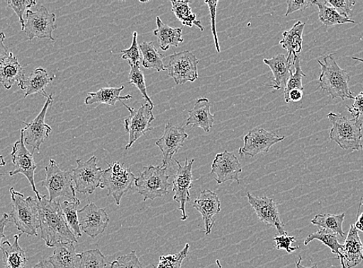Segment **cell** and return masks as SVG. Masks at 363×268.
Listing matches in <instances>:
<instances>
[{"label": "cell", "instance_id": "1", "mask_svg": "<svg viewBox=\"0 0 363 268\" xmlns=\"http://www.w3.org/2000/svg\"><path fill=\"white\" fill-rule=\"evenodd\" d=\"M38 206L41 238L48 247H54L60 243L77 242L59 202L50 201L45 195L38 201Z\"/></svg>", "mask_w": 363, "mask_h": 268}, {"label": "cell", "instance_id": "2", "mask_svg": "<svg viewBox=\"0 0 363 268\" xmlns=\"http://www.w3.org/2000/svg\"><path fill=\"white\" fill-rule=\"evenodd\" d=\"M322 72L319 76V87L333 99H355L350 91L349 83L350 76L348 72L337 64L333 55H328L323 60H318Z\"/></svg>", "mask_w": 363, "mask_h": 268}, {"label": "cell", "instance_id": "3", "mask_svg": "<svg viewBox=\"0 0 363 268\" xmlns=\"http://www.w3.org/2000/svg\"><path fill=\"white\" fill-rule=\"evenodd\" d=\"M13 210L10 213L17 230L28 236H38L40 228V215L37 197L25 198L16 192L13 187L10 189Z\"/></svg>", "mask_w": 363, "mask_h": 268}, {"label": "cell", "instance_id": "4", "mask_svg": "<svg viewBox=\"0 0 363 268\" xmlns=\"http://www.w3.org/2000/svg\"><path fill=\"white\" fill-rule=\"evenodd\" d=\"M332 124L330 136L332 141L338 144L345 150L359 151L362 149V121L359 118H349L340 114L330 112L327 116Z\"/></svg>", "mask_w": 363, "mask_h": 268}, {"label": "cell", "instance_id": "5", "mask_svg": "<svg viewBox=\"0 0 363 268\" xmlns=\"http://www.w3.org/2000/svg\"><path fill=\"white\" fill-rule=\"evenodd\" d=\"M167 167H145L140 177L136 178L135 186L137 191L143 196V201L167 194L170 186Z\"/></svg>", "mask_w": 363, "mask_h": 268}, {"label": "cell", "instance_id": "6", "mask_svg": "<svg viewBox=\"0 0 363 268\" xmlns=\"http://www.w3.org/2000/svg\"><path fill=\"white\" fill-rule=\"evenodd\" d=\"M108 165V168L103 171L100 187L107 189L108 196L113 197L119 206L124 194L132 189L136 177L130 167H125L124 164L116 162Z\"/></svg>", "mask_w": 363, "mask_h": 268}, {"label": "cell", "instance_id": "7", "mask_svg": "<svg viewBox=\"0 0 363 268\" xmlns=\"http://www.w3.org/2000/svg\"><path fill=\"white\" fill-rule=\"evenodd\" d=\"M45 172L46 179L41 182V185L47 188L50 201H55L58 197H66L69 201L75 200L73 172L63 171L54 160H50Z\"/></svg>", "mask_w": 363, "mask_h": 268}, {"label": "cell", "instance_id": "8", "mask_svg": "<svg viewBox=\"0 0 363 268\" xmlns=\"http://www.w3.org/2000/svg\"><path fill=\"white\" fill-rule=\"evenodd\" d=\"M55 21L56 15L50 13L45 6H41L37 11L28 10L26 13L23 31L29 40L39 38L55 41L53 33L57 28Z\"/></svg>", "mask_w": 363, "mask_h": 268}, {"label": "cell", "instance_id": "9", "mask_svg": "<svg viewBox=\"0 0 363 268\" xmlns=\"http://www.w3.org/2000/svg\"><path fill=\"white\" fill-rule=\"evenodd\" d=\"M122 103L129 111V116L124 120L125 130L128 134V142L125 146V150H128L131 148L138 138L152 130L153 128L151 126V123L155 119L152 113L154 107L151 106L149 103H146L136 110L128 106L124 102Z\"/></svg>", "mask_w": 363, "mask_h": 268}, {"label": "cell", "instance_id": "10", "mask_svg": "<svg viewBox=\"0 0 363 268\" xmlns=\"http://www.w3.org/2000/svg\"><path fill=\"white\" fill-rule=\"evenodd\" d=\"M200 62L191 51L184 50L170 55L166 68L177 84H184L198 79L197 66Z\"/></svg>", "mask_w": 363, "mask_h": 268}, {"label": "cell", "instance_id": "11", "mask_svg": "<svg viewBox=\"0 0 363 268\" xmlns=\"http://www.w3.org/2000/svg\"><path fill=\"white\" fill-rule=\"evenodd\" d=\"M77 167L73 169L74 189L83 194H92L100 187L103 171L98 167V159L92 157L88 161L77 160Z\"/></svg>", "mask_w": 363, "mask_h": 268}, {"label": "cell", "instance_id": "12", "mask_svg": "<svg viewBox=\"0 0 363 268\" xmlns=\"http://www.w3.org/2000/svg\"><path fill=\"white\" fill-rule=\"evenodd\" d=\"M21 138L14 143L11 152L12 162L15 169L9 172V175L14 177L17 174H22L26 177L28 179L33 192L35 193L38 200L40 201L41 196L36 188L35 181H34V175H35L38 166L34 161L33 153L26 148L22 131H21Z\"/></svg>", "mask_w": 363, "mask_h": 268}, {"label": "cell", "instance_id": "13", "mask_svg": "<svg viewBox=\"0 0 363 268\" xmlns=\"http://www.w3.org/2000/svg\"><path fill=\"white\" fill-rule=\"evenodd\" d=\"M284 140L274 132L256 128L250 130L244 138V146L239 150L240 157H255L260 153H267L272 147Z\"/></svg>", "mask_w": 363, "mask_h": 268}, {"label": "cell", "instance_id": "14", "mask_svg": "<svg viewBox=\"0 0 363 268\" xmlns=\"http://www.w3.org/2000/svg\"><path fill=\"white\" fill-rule=\"evenodd\" d=\"M178 168L174 176V187L172 192L174 193V201L180 204L179 211H181V220L185 221L188 217L186 211V205L190 201V189L193 187L192 169L195 160L188 162L186 159L185 165L182 166L179 161L174 160Z\"/></svg>", "mask_w": 363, "mask_h": 268}, {"label": "cell", "instance_id": "15", "mask_svg": "<svg viewBox=\"0 0 363 268\" xmlns=\"http://www.w3.org/2000/svg\"><path fill=\"white\" fill-rule=\"evenodd\" d=\"M53 95L49 94L45 102V105L43 107L40 114L31 123H25L24 128L21 129L23 133V140L25 144L32 147L34 150H40V145L48 140L49 135L52 132L50 125L45 123V118L47 112L51 104L53 103Z\"/></svg>", "mask_w": 363, "mask_h": 268}, {"label": "cell", "instance_id": "16", "mask_svg": "<svg viewBox=\"0 0 363 268\" xmlns=\"http://www.w3.org/2000/svg\"><path fill=\"white\" fill-rule=\"evenodd\" d=\"M77 215L81 229L91 238L101 235L108 228V213L105 209L100 208L94 203L84 206L77 212Z\"/></svg>", "mask_w": 363, "mask_h": 268}, {"label": "cell", "instance_id": "17", "mask_svg": "<svg viewBox=\"0 0 363 268\" xmlns=\"http://www.w3.org/2000/svg\"><path fill=\"white\" fill-rule=\"evenodd\" d=\"M247 197L248 203L253 207L259 220L276 228L280 236L288 235L281 220L278 206L272 198L255 196L249 192L247 194Z\"/></svg>", "mask_w": 363, "mask_h": 268}, {"label": "cell", "instance_id": "18", "mask_svg": "<svg viewBox=\"0 0 363 268\" xmlns=\"http://www.w3.org/2000/svg\"><path fill=\"white\" fill-rule=\"evenodd\" d=\"M242 171L243 169L236 155L228 151H224L216 155L212 163L211 174L218 184H222L227 181H236L239 184V175Z\"/></svg>", "mask_w": 363, "mask_h": 268}, {"label": "cell", "instance_id": "19", "mask_svg": "<svg viewBox=\"0 0 363 268\" xmlns=\"http://www.w3.org/2000/svg\"><path fill=\"white\" fill-rule=\"evenodd\" d=\"M188 137L183 127L171 123L166 125L162 136L155 143L162 152L163 167H167Z\"/></svg>", "mask_w": 363, "mask_h": 268}, {"label": "cell", "instance_id": "20", "mask_svg": "<svg viewBox=\"0 0 363 268\" xmlns=\"http://www.w3.org/2000/svg\"><path fill=\"white\" fill-rule=\"evenodd\" d=\"M194 207L202 215L205 225V235H209L215 223L214 216L221 211L218 195L210 189L203 190L200 196L196 199Z\"/></svg>", "mask_w": 363, "mask_h": 268}, {"label": "cell", "instance_id": "21", "mask_svg": "<svg viewBox=\"0 0 363 268\" xmlns=\"http://www.w3.org/2000/svg\"><path fill=\"white\" fill-rule=\"evenodd\" d=\"M341 268H352L363 261V245L359 236V231L354 224L351 225L345 244L340 250Z\"/></svg>", "mask_w": 363, "mask_h": 268}, {"label": "cell", "instance_id": "22", "mask_svg": "<svg viewBox=\"0 0 363 268\" xmlns=\"http://www.w3.org/2000/svg\"><path fill=\"white\" fill-rule=\"evenodd\" d=\"M211 103L209 99L202 98L196 101L194 108L188 112L186 125L201 128L208 133L214 123V116L211 111Z\"/></svg>", "mask_w": 363, "mask_h": 268}, {"label": "cell", "instance_id": "23", "mask_svg": "<svg viewBox=\"0 0 363 268\" xmlns=\"http://www.w3.org/2000/svg\"><path fill=\"white\" fill-rule=\"evenodd\" d=\"M56 75H50L43 67L35 69L20 84L19 87L25 91L24 98L30 94H40L46 99L49 94L46 92L47 86L55 79Z\"/></svg>", "mask_w": 363, "mask_h": 268}, {"label": "cell", "instance_id": "24", "mask_svg": "<svg viewBox=\"0 0 363 268\" xmlns=\"http://www.w3.org/2000/svg\"><path fill=\"white\" fill-rule=\"evenodd\" d=\"M263 62L271 68L274 75V84L271 87L275 90L285 89L292 72L291 58L284 55H278L271 59H264Z\"/></svg>", "mask_w": 363, "mask_h": 268}, {"label": "cell", "instance_id": "25", "mask_svg": "<svg viewBox=\"0 0 363 268\" xmlns=\"http://www.w3.org/2000/svg\"><path fill=\"white\" fill-rule=\"evenodd\" d=\"M25 77L18 59L14 56L13 52H10V55L0 64V84L6 90H10L16 82L21 83Z\"/></svg>", "mask_w": 363, "mask_h": 268}, {"label": "cell", "instance_id": "26", "mask_svg": "<svg viewBox=\"0 0 363 268\" xmlns=\"http://www.w3.org/2000/svg\"><path fill=\"white\" fill-rule=\"evenodd\" d=\"M22 235L23 233L16 235L13 237L14 242L13 244H11L10 241L8 240L3 242L0 250L3 252L5 268H25L27 266L28 258L19 245V240Z\"/></svg>", "mask_w": 363, "mask_h": 268}, {"label": "cell", "instance_id": "27", "mask_svg": "<svg viewBox=\"0 0 363 268\" xmlns=\"http://www.w3.org/2000/svg\"><path fill=\"white\" fill-rule=\"evenodd\" d=\"M55 247L53 255L48 259L54 268H77L80 257L76 254L74 243H60Z\"/></svg>", "mask_w": 363, "mask_h": 268}, {"label": "cell", "instance_id": "28", "mask_svg": "<svg viewBox=\"0 0 363 268\" xmlns=\"http://www.w3.org/2000/svg\"><path fill=\"white\" fill-rule=\"evenodd\" d=\"M157 29L154 30V34L162 50L167 51L170 47L177 48L184 43L183 29L169 27L162 21L160 16L157 17Z\"/></svg>", "mask_w": 363, "mask_h": 268}, {"label": "cell", "instance_id": "29", "mask_svg": "<svg viewBox=\"0 0 363 268\" xmlns=\"http://www.w3.org/2000/svg\"><path fill=\"white\" fill-rule=\"evenodd\" d=\"M125 89V86L120 88H103L96 92H89L86 97L84 103L86 106L94 105V104H105L110 106H115L117 101L128 100L133 98L132 95L128 94L125 96H121V93Z\"/></svg>", "mask_w": 363, "mask_h": 268}, {"label": "cell", "instance_id": "30", "mask_svg": "<svg viewBox=\"0 0 363 268\" xmlns=\"http://www.w3.org/2000/svg\"><path fill=\"white\" fill-rule=\"evenodd\" d=\"M306 23L298 21L289 30L283 33V38L280 41L282 48L289 52V57L298 56L302 50V42H303V32Z\"/></svg>", "mask_w": 363, "mask_h": 268}, {"label": "cell", "instance_id": "31", "mask_svg": "<svg viewBox=\"0 0 363 268\" xmlns=\"http://www.w3.org/2000/svg\"><path fill=\"white\" fill-rule=\"evenodd\" d=\"M318 9V19L324 25L333 26L336 24L356 23L355 21L340 15L335 9L328 3V0H316L313 1Z\"/></svg>", "mask_w": 363, "mask_h": 268}, {"label": "cell", "instance_id": "32", "mask_svg": "<svg viewBox=\"0 0 363 268\" xmlns=\"http://www.w3.org/2000/svg\"><path fill=\"white\" fill-rule=\"evenodd\" d=\"M345 219V213L338 215L327 213L317 214L315 217L311 220L313 225L319 228H323L335 233L337 236H340L345 239V233L342 229V224Z\"/></svg>", "mask_w": 363, "mask_h": 268}, {"label": "cell", "instance_id": "33", "mask_svg": "<svg viewBox=\"0 0 363 268\" xmlns=\"http://www.w3.org/2000/svg\"><path fill=\"white\" fill-rule=\"evenodd\" d=\"M140 49L143 57L142 64L145 68H154L159 72L167 71L166 66L163 63L164 57L155 48L153 42L142 43Z\"/></svg>", "mask_w": 363, "mask_h": 268}, {"label": "cell", "instance_id": "34", "mask_svg": "<svg viewBox=\"0 0 363 268\" xmlns=\"http://www.w3.org/2000/svg\"><path fill=\"white\" fill-rule=\"evenodd\" d=\"M172 4V11L175 14L177 18L185 27L193 28L196 26L201 31L204 30L201 22L196 20V14L192 11L191 7L189 6V1H170Z\"/></svg>", "mask_w": 363, "mask_h": 268}, {"label": "cell", "instance_id": "35", "mask_svg": "<svg viewBox=\"0 0 363 268\" xmlns=\"http://www.w3.org/2000/svg\"><path fill=\"white\" fill-rule=\"evenodd\" d=\"M315 240L321 241L323 245L330 248L332 252L339 258L340 254V250L342 248L343 245L340 243L338 236L335 235L334 233L318 228V230L315 233H312V235H310L306 239L304 245L307 246L309 245L310 242Z\"/></svg>", "mask_w": 363, "mask_h": 268}, {"label": "cell", "instance_id": "36", "mask_svg": "<svg viewBox=\"0 0 363 268\" xmlns=\"http://www.w3.org/2000/svg\"><path fill=\"white\" fill-rule=\"evenodd\" d=\"M80 204L81 202L77 198L74 201H65L62 204H60L69 228L72 230L75 237L77 238L82 236L79 221V215H77V212H79L77 211V208H79Z\"/></svg>", "mask_w": 363, "mask_h": 268}, {"label": "cell", "instance_id": "37", "mask_svg": "<svg viewBox=\"0 0 363 268\" xmlns=\"http://www.w3.org/2000/svg\"><path fill=\"white\" fill-rule=\"evenodd\" d=\"M293 66L295 67L296 72L295 73H293V72L291 73L286 87H285L284 91V101L286 103H288L290 91L293 90L304 91L303 84H302V77H306V74L302 71L298 56L294 57Z\"/></svg>", "mask_w": 363, "mask_h": 268}, {"label": "cell", "instance_id": "38", "mask_svg": "<svg viewBox=\"0 0 363 268\" xmlns=\"http://www.w3.org/2000/svg\"><path fill=\"white\" fill-rule=\"evenodd\" d=\"M79 255L80 257L79 268H107L106 257L99 249L87 250Z\"/></svg>", "mask_w": 363, "mask_h": 268}, {"label": "cell", "instance_id": "39", "mask_svg": "<svg viewBox=\"0 0 363 268\" xmlns=\"http://www.w3.org/2000/svg\"><path fill=\"white\" fill-rule=\"evenodd\" d=\"M131 67L130 72L128 74V84H133L135 87L140 90L143 99L149 103L150 105L154 107V104L151 99L147 94L145 74L140 68V66L129 65Z\"/></svg>", "mask_w": 363, "mask_h": 268}, {"label": "cell", "instance_id": "40", "mask_svg": "<svg viewBox=\"0 0 363 268\" xmlns=\"http://www.w3.org/2000/svg\"><path fill=\"white\" fill-rule=\"evenodd\" d=\"M189 245L186 244L183 250L177 255L161 256L159 263L153 268H181L182 264L189 254Z\"/></svg>", "mask_w": 363, "mask_h": 268}, {"label": "cell", "instance_id": "41", "mask_svg": "<svg viewBox=\"0 0 363 268\" xmlns=\"http://www.w3.org/2000/svg\"><path fill=\"white\" fill-rule=\"evenodd\" d=\"M137 40L138 33L134 32L131 47L121 51V53L123 55L122 58L126 60L129 65L140 66L143 62V57Z\"/></svg>", "mask_w": 363, "mask_h": 268}, {"label": "cell", "instance_id": "42", "mask_svg": "<svg viewBox=\"0 0 363 268\" xmlns=\"http://www.w3.org/2000/svg\"><path fill=\"white\" fill-rule=\"evenodd\" d=\"M35 0H19V1H15V0H7L6 4L8 7L12 9L18 16L19 21L21 24V30L23 31L25 26V19L23 15L25 11H28V9L32 6L37 5Z\"/></svg>", "mask_w": 363, "mask_h": 268}, {"label": "cell", "instance_id": "43", "mask_svg": "<svg viewBox=\"0 0 363 268\" xmlns=\"http://www.w3.org/2000/svg\"><path fill=\"white\" fill-rule=\"evenodd\" d=\"M110 268H144L135 250L128 255L121 256L111 262Z\"/></svg>", "mask_w": 363, "mask_h": 268}, {"label": "cell", "instance_id": "44", "mask_svg": "<svg viewBox=\"0 0 363 268\" xmlns=\"http://www.w3.org/2000/svg\"><path fill=\"white\" fill-rule=\"evenodd\" d=\"M328 3L333 6L338 13L350 19L352 10L356 4L354 0H328Z\"/></svg>", "mask_w": 363, "mask_h": 268}, {"label": "cell", "instance_id": "45", "mask_svg": "<svg viewBox=\"0 0 363 268\" xmlns=\"http://www.w3.org/2000/svg\"><path fill=\"white\" fill-rule=\"evenodd\" d=\"M218 1H205L206 5H208L210 15H211V30L213 36L214 44L216 47V50L220 53V47L219 44V39L217 33V28H216V12H217V7L218 4Z\"/></svg>", "mask_w": 363, "mask_h": 268}, {"label": "cell", "instance_id": "46", "mask_svg": "<svg viewBox=\"0 0 363 268\" xmlns=\"http://www.w3.org/2000/svg\"><path fill=\"white\" fill-rule=\"evenodd\" d=\"M295 237H290L289 235L277 236L274 238L275 241V248L278 250H285L289 254L296 252L299 247H292L293 242H296Z\"/></svg>", "mask_w": 363, "mask_h": 268}, {"label": "cell", "instance_id": "47", "mask_svg": "<svg viewBox=\"0 0 363 268\" xmlns=\"http://www.w3.org/2000/svg\"><path fill=\"white\" fill-rule=\"evenodd\" d=\"M287 4V12L285 13L286 16L298 11H305L307 8L313 4V1H311V0H299V1H297V0H289Z\"/></svg>", "mask_w": 363, "mask_h": 268}, {"label": "cell", "instance_id": "48", "mask_svg": "<svg viewBox=\"0 0 363 268\" xmlns=\"http://www.w3.org/2000/svg\"><path fill=\"white\" fill-rule=\"evenodd\" d=\"M352 107L347 106V110L353 118H359L363 115V91L360 92L355 99Z\"/></svg>", "mask_w": 363, "mask_h": 268}, {"label": "cell", "instance_id": "49", "mask_svg": "<svg viewBox=\"0 0 363 268\" xmlns=\"http://www.w3.org/2000/svg\"><path fill=\"white\" fill-rule=\"evenodd\" d=\"M5 39V33L0 32V64L10 55V52L8 51V48L4 45Z\"/></svg>", "mask_w": 363, "mask_h": 268}, {"label": "cell", "instance_id": "50", "mask_svg": "<svg viewBox=\"0 0 363 268\" xmlns=\"http://www.w3.org/2000/svg\"><path fill=\"white\" fill-rule=\"evenodd\" d=\"M9 220H10V215L4 213L2 218L0 219V247H1L2 241L6 238L4 230Z\"/></svg>", "mask_w": 363, "mask_h": 268}, {"label": "cell", "instance_id": "51", "mask_svg": "<svg viewBox=\"0 0 363 268\" xmlns=\"http://www.w3.org/2000/svg\"><path fill=\"white\" fill-rule=\"evenodd\" d=\"M303 97V91L300 90H293L290 91L288 98V103L290 101L298 102Z\"/></svg>", "mask_w": 363, "mask_h": 268}, {"label": "cell", "instance_id": "52", "mask_svg": "<svg viewBox=\"0 0 363 268\" xmlns=\"http://www.w3.org/2000/svg\"><path fill=\"white\" fill-rule=\"evenodd\" d=\"M359 204L360 205H359V212H358V218H357V220L355 224H354V226H355V228L358 231L363 232V213L359 214V211H360V207L362 206V202H360Z\"/></svg>", "mask_w": 363, "mask_h": 268}, {"label": "cell", "instance_id": "53", "mask_svg": "<svg viewBox=\"0 0 363 268\" xmlns=\"http://www.w3.org/2000/svg\"><path fill=\"white\" fill-rule=\"evenodd\" d=\"M51 264L47 260H42L39 263H38L35 266H33L31 268H54L51 267Z\"/></svg>", "mask_w": 363, "mask_h": 268}, {"label": "cell", "instance_id": "54", "mask_svg": "<svg viewBox=\"0 0 363 268\" xmlns=\"http://www.w3.org/2000/svg\"><path fill=\"white\" fill-rule=\"evenodd\" d=\"M301 262H302V257H301V256H299L298 259V262H296V268H318L317 264H315L314 266L307 267L302 265Z\"/></svg>", "mask_w": 363, "mask_h": 268}, {"label": "cell", "instance_id": "55", "mask_svg": "<svg viewBox=\"0 0 363 268\" xmlns=\"http://www.w3.org/2000/svg\"><path fill=\"white\" fill-rule=\"evenodd\" d=\"M6 161L4 160V157L3 155H0V167H5L6 166Z\"/></svg>", "mask_w": 363, "mask_h": 268}, {"label": "cell", "instance_id": "56", "mask_svg": "<svg viewBox=\"0 0 363 268\" xmlns=\"http://www.w3.org/2000/svg\"><path fill=\"white\" fill-rule=\"evenodd\" d=\"M352 58L353 60H358V62H360L363 63V58H359V57H352Z\"/></svg>", "mask_w": 363, "mask_h": 268}, {"label": "cell", "instance_id": "57", "mask_svg": "<svg viewBox=\"0 0 363 268\" xmlns=\"http://www.w3.org/2000/svg\"><path fill=\"white\" fill-rule=\"evenodd\" d=\"M216 263H217L219 268H222V265L220 264V262L219 260L216 261Z\"/></svg>", "mask_w": 363, "mask_h": 268}]
</instances>
